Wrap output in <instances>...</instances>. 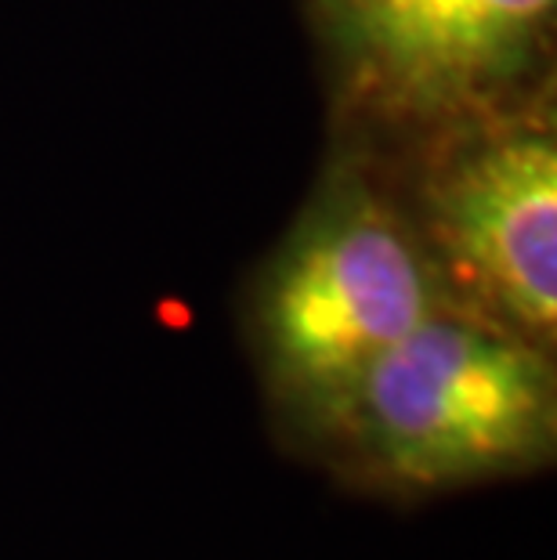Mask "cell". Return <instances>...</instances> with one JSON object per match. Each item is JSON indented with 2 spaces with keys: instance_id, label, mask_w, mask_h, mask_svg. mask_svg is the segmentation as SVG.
<instances>
[{
  "instance_id": "obj_1",
  "label": "cell",
  "mask_w": 557,
  "mask_h": 560,
  "mask_svg": "<svg viewBox=\"0 0 557 560\" xmlns=\"http://www.w3.org/2000/svg\"><path fill=\"white\" fill-rule=\"evenodd\" d=\"M449 304L391 163L329 145L312 196L243 290L240 326L271 434L318 452L359 380Z\"/></svg>"
},
{
  "instance_id": "obj_2",
  "label": "cell",
  "mask_w": 557,
  "mask_h": 560,
  "mask_svg": "<svg viewBox=\"0 0 557 560\" xmlns=\"http://www.w3.org/2000/svg\"><path fill=\"white\" fill-rule=\"evenodd\" d=\"M554 351L442 304L359 380L312 467L365 499L420 506L554 467Z\"/></svg>"
},
{
  "instance_id": "obj_3",
  "label": "cell",
  "mask_w": 557,
  "mask_h": 560,
  "mask_svg": "<svg viewBox=\"0 0 557 560\" xmlns=\"http://www.w3.org/2000/svg\"><path fill=\"white\" fill-rule=\"evenodd\" d=\"M334 141L402 160L554 98L557 0H304Z\"/></svg>"
},
{
  "instance_id": "obj_4",
  "label": "cell",
  "mask_w": 557,
  "mask_h": 560,
  "mask_svg": "<svg viewBox=\"0 0 557 560\" xmlns=\"http://www.w3.org/2000/svg\"><path fill=\"white\" fill-rule=\"evenodd\" d=\"M387 163L449 301L554 351V98L460 127Z\"/></svg>"
}]
</instances>
